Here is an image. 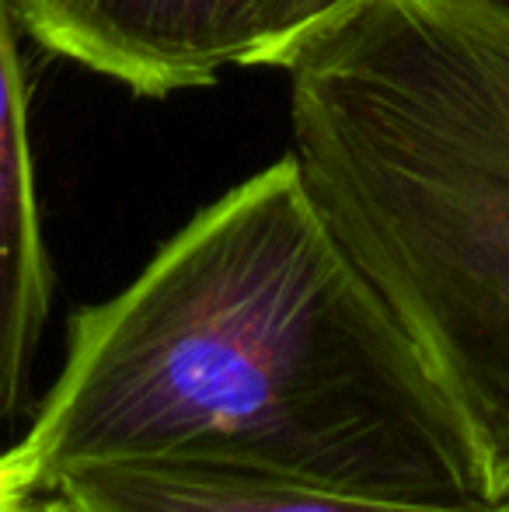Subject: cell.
<instances>
[{
	"label": "cell",
	"mask_w": 509,
	"mask_h": 512,
	"mask_svg": "<svg viewBox=\"0 0 509 512\" xmlns=\"http://www.w3.org/2000/svg\"><path fill=\"white\" fill-rule=\"evenodd\" d=\"M126 460L499 506L468 425L293 150L199 209L126 290L70 317L60 377L0 453V492L32 499Z\"/></svg>",
	"instance_id": "1"
},
{
	"label": "cell",
	"mask_w": 509,
	"mask_h": 512,
	"mask_svg": "<svg viewBox=\"0 0 509 512\" xmlns=\"http://www.w3.org/2000/svg\"><path fill=\"white\" fill-rule=\"evenodd\" d=\"M283 74L314 199L509 502V0H360Z\"/></svg>",
	"instance_id": "2"
},
{
	"label": "cell",
	"mask_w": 509,
	"mask_h": 512,
	"mask_svg": "<svg viewBox=\"0 0 509 512\" xmlns=\"http://www.w3.org/2000/svg\"><path fill=\"white\" fill-rule=\"evenodd\" d=\"M21 28L133 98L210 88L255 60L265 0H14Z\"/></svg>",
	"instance_id": "3"
},
{
	"label": "cell",
	"mask_w": 509,
	"mask_h": 512,
	"mask_svg": "<svg viewBox=\"0 0 509 512\" xmlns=\"http://www.w3.org/2000/svg\"><path fill=\"white\" fill-rule=\"evenodd\" d=\"M14 0H0V429L25 411L53 304V262L39 209L32 91Z\"/></svg>",
	"instance_id": "4"
},
{
	"label": "cell",
	"mask_w": 509,
	"mask_h": 512,
	"mask_svg": "<svg viewBox=\"0 0 509 512\" xmlns=\"http://www.w3.org/2000/svg\"><path fill=\"white\" fill-rule=\"evenodd\" d=\"M70 512H509V502L485 509H447L335 492L241 467L189 460H126L70 471L53 488Z\"/></svg>",
	"instance_id": "5"
},
{
	"label": "cell",
	"mask_w": 509,
	"mask_h": 512,
	"mask_svg": "<svg viewBox=\"0 0 509 512\" xmlns=\"http://www.w3.org/2000/svg\"><path fill=\"white\" fill-rule=\"evenodd\" d=\"M360 0H265L262 32H258L252 67L283 70L300 42L311 39L328 21L342 18Z\"/></svg>",
	"instance_id": "6"
},
{
	"label": "cell",
	"mask_w": 509,
	"mask_h": 512,
	"mask_svg": "<svg viewBox=\"0 0 509 512\" xmlns=\"http://www.w3.org/2000/svg\"><path fill=\"white\" fill-rule=\"evenodd\" d=\"M14 512H70V506L53 492V495H32V499L18 502Z\"/></svg>",
	"instance_id": "7"
},
{
	"label": "cell",
	"mask_w": 509,
	"mask_h": 512,
	"mask_svg": "<svg viewBox=\"0 0 509 512\" xmlns=\"http://www.w3.org/2000/svg\"><path fill=\"white\" fill-rule=\"evenodd\" d=\"M18 502H25V499H14V495L0 492V512H14V506H18Z\"/></svg>",
	"instance_id": "8"
}]
</instances>
